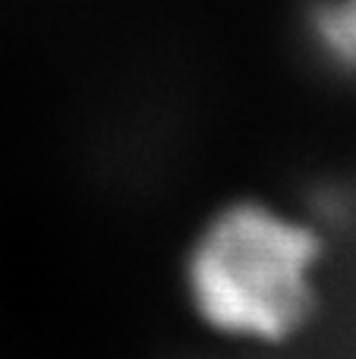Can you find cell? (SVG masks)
Returning <instances> with one entry per match:
<instances>
[{"mask_svg": "<svg viewBox=\"0 0 356 359\" xmlns=\"http://www.w3.org/2000/svg\"><path fill=\"white\" fill-rule=\"evenodd\" d=\"M322 262L325 236L315 224L237 198L193 236L183 284L196 318L214 334L281 347L319 316Z\"/></svg>", "mask_w": 356, "mask_h": 359, "instance_id": "1", "label": "cell"}, {"mask_svg": "<svg viewBox=\"0 0 356 359\" xmlns=\"http://www.w3.org/2000/svg\"><path fill=\"white\" fill-rule=\"evenodd\" d=\"M319 44L338 67L356 69V0H328L315 19Z\"/></svg>", "mask_w": 356, "mask_h": 359, "instance_id": "2", "label": "cell"}]
</instances>
